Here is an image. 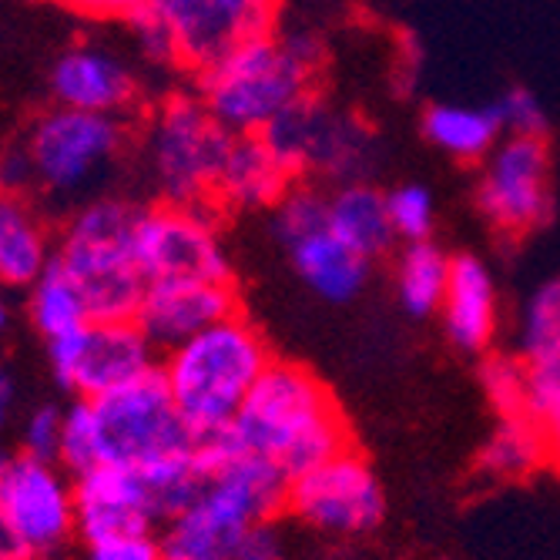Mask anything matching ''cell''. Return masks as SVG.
<instances>
[{
	"mask_svg": "<svg viewBox=\"0 0 560 560\" xmlns=\"http://www.w3.org/2000/svg\"><path fill=\"white\" fill-rule=\"evenodd\" d=\"M212 440L232 453L262 456L289 480L349 446L346 420L326 383L299 363L276 360Z\"/></svg>",
	"mask_w": 560,
	"mask_h": 560,
	"instance_id": "obj_1",
	"label": "cell"
},
{
	"mask_svg": "<svg viewBox=\"0 0 560 560\" xmlns=\"http://www.w3.org/2000/svg\"><path fill=\"white\" fill-rule=\"evenodd\" d=\"M323 65V40L310 31L262 34L198 71V97L229 135H262L305 94Z\"/></svg>",
	"mask_w": 560,
	"mask_h": 560,
	"instance_id": "obj_2",
	"label": "cell"
},
{
	"mask_svg": "<svg viewBox=\"0 0 560 560\" xmlns=\"http://www.w3.org/2000/svg\"><path fill=\"white\" fill-rule=\"evenodd\" d=\"M198 446L209 460V480L162 527V550L172 560H229L248 527L282 511L289 477L262 456L232 453L215 440H198Z\"/></svg>",
	"mask_w": 560,
	"mask_h": 560,
	"instance_id": "obj_3",
	"label": "cell"
},
{
	"mask_svg": "<svg viewBox=\"0 0 560 560\" xmlns=\"http://www.w3.org/2000/svg\"><path fill=\"white\" fill-rule=\"evenodd\" d=\"M269 363L272 355L262 332L242 313H232L168 349L159 370L188 433L212 440L232 423Z\"/></svg>",
	"mask_w": 560,
	"mask_h": 560,
	"instance_id": "obj_4",
	"label": "cell"
},
{
	"mask_svg": "<svg viewBox=\"0 0 560 560\" xmlns=\"http://www.w3.org/2000/svg\"><path fill=\"white\" fill-rule=\"evenodd\" d=\"M141 209L125 198H94L78 209L61 235L55 262L84 295L94 323L135 319L144 276L135 252Z\"/></svg>",
	"mask_w": 560,
	"mask_h": 560,
	"instance_id": "obj_5",
	"label": "cell"
},
{
	"mask_svg": "<svg viewBox=\"0 0 560 560\" xmlns=\"http://www.w3.org/2000/svg\"><path fill=\"white\" fill-rule=\"evenodd\" d=\"M232 135L212 118L198 94H175L144 128V168L162 201L215 206V182Z\"/></svg>",
	"mask_w": 560,
	"mask_h": 560,
	"instance_id": "obj_6",
	"label": "cell"
},
{
	"mask_svg": "<svg viewBox=\"0 0 560 560\" xmlns=\"http://www.w3.org/2000/svg\"><path fill=\"white\" fill-rule=\"evenodd\" d=\"M262 138L295 182H363L376 165L373 128L363 125L352 112L326 105L316 94H305L292 108H285L262 131Z\"/></svg>",
	"mask_w": 560,
	"mask_h": 560,
	"instance_id": "obj_7",
	"label": "cell"
},
{
	"mask_svg": "<svg viewBox=\"0 0 560 560\" xmlns=\"http://www.w3.org/2000/svg\"><path fill=\"white\" fill-rule=\"evenodd\" d=\"M121 144L125 125L118 115H91L58 105L31 125L21 155L31 185L55 198H68L105 175Z\"/></svg>",
	"mask_w": 560,
	"mask_h": 560,
	"instance_id": "obj_8",
	"label": "cell"
},
{
	"mask_svg": "<svg viewBox=\"0 0 560 560\" xmlns=\"http://www.w3.org/2000/svg\"><path fill=\"white\" fill-rule=\"evenodd\" d=\"M88 402L94 417L97 467H141L195 443L159 366Z\"/></svg>",
	"mask_w": 560,
	"mask_h": 560,
	"instance_id": "obj_9",
	"label": "cell"
},
{
	"mask_svg": "<svg viewBox=\"0 0 560 560\" xmlns=\"http://www.w3.org/2000/svg\"><path fill=\"white\" fill-rule=\"evenodd\" d=\"M474 206L503 238H524L553 215V159L547 138L503 135L477 165Z\"/></svg>",
	"mask_w": 560,
	"mask_h": 560,
	"instance_id": "obj_10",
	"label": "cell"
},
{
	"mask_svg": "<svg viewBox=\"0 0 560 560\" xmlns=\"http://www.w3.org/2000/svg\"><path fill=\"white\" fill-rule=\"evenodd\" d=\"M272 232L295 276L326 302H349L370 279V259L352 252L326 225V191L295 182L272 206Z\"/></svg>",
	"mask_w": 560,
	"mask_h": 560,
	"instance_id": "obj_11",
	"label": "cell"
},
{
	"mask_svg": "<svg viewBox=\"0 0 560 560\" xmlns=\"http://www.w3.org/2000/svg\"><path fill=\"white\" fill-rule=\"evenodd\" d=\"M282 511L313 530L349 537L366 534L383 521L386 497L373 467L346 446L289 480Z\"/></svg>",
	"mask_w": 560,
	"mask_h": 560,
	"instance_id": "obj_12",
	"label": "cell"
},
{
	"mask_svg": "<svg viewBox=\"0 0 560 560\" xmlns=\"http://www.w3.org/2000/svg\"><path fill=\"white\" fill-rule=\"evenodd\" d=\"M0 517L8 521L21 547L34 557H50L78 537L74 477L37 456H8L0 470Z\"/></svg>",
	"mask_w": 560,
	"mask_h": 560,
	"instance_id": "obj_13",
	"label": "cell"
},
{
	"mask_svg": "<svg viewBox=\"0 0 560 560\" xmlns=\"http://www.w3.org/2000/svg\"><path fill=\"white\" fill-rule=\"evenodd\" d=\"M135 252L144 282L165 279H212L232 282L229 248L209 209L172 206L141 209L135 229Z\"/></svg>",
	"mask_w": 560,
	"mask_h": 560,
	"instance_id": "obj_14",
	"label": "cell"
},
{
	"mask_svg": "<svg viewBox=\"0 0 560 560\" xmlns=\"http://www.w3.org/2000/svg\"><path fill=\"white\" fill-rule=\"evenodd\" d=\"M47 363L55 380L94 399L101 393H112L159 366V349L148 342V336L135 326V319L115 323H88L78 332L47 339Z\"/></svg>",
	"mask_w": 560,
	"mask_h": 560,
	"instance_id": "obj_15",
	"label": "cell"
},
{
	"mask_svg": "<svg viewBox=\"0 0 560 560\" xmlns=\"http://www.w3.org/2000/svg\"><path fill=\"white\" fill-rule=\"evenodd\" d=\"M162 21L172 58L185 68H209L229 50L272 34L279 0H144Z\"/></svg>",
	"mask_w": 560,
	"mask_h": 560,
	"instance_id": "obj_16",
	"label": "cell"
},
{
	"mask_svg": "<svg viewBox=\"0 0 560 560\" xmlns=\"http://www.w3.org/2000/svg\"><path fill=\"white\" fill-rule=\"evenodd\" d=\"M238 313L235 285L212 279H165L144 282L135 326L148 336V342L168 352L195 332L212 323Z\"/></svg>",
	"mask_w": 560,
	"mask_h": 560,
	"instance_id": "obj_17",
	"label": "cell"
},
{
	"mask_svg": "<svg viewBox=\"0 0 560 560\" xmlns=\"http://www.w3.org/2000/svg\"><path fill=\"white\" fill-rule=\"evenodd\" d=\"M50 94L61 108L121 118L138 94V81L115 50L101 44H74L50 68Z\"/></svg>",
	"mask_w": 560,
	"mask_h": 560,
	"instance_id": "obj_18",
	"label": "cell"
},
{
	"mask_svg": "<svg viewBox=\"0 0 560 560\" xmlns=\"http://www.w3.org/2000/svg\"><path fill=\"white\" fill-rule=\"evenodd\" d=\"M74 511L84 544L121 530H159L138 467L101 464L74 477Z\"/></svg>",
	"mask_w": 560,
	"mask_h": 560,
	"instance_id": "obj_19",
	"label": "cell"
},
{
	"mask_svg": "<svg viewBox=\"0 0 560 560\" xmlns=\"http://www.w3.org/2000/svg\"><path fill=\"white\" fill-rule=\"evenodd\" d=\"M446 339L460 352H490L500 329V289L480 256H453L440 302Z\"/></svg>",
	"mask_w": 560,
	"mask_h": 560,
	"instance_id": "obj_20",
	"label": "cell"
},
{
	"mask_svg": "<svg viewBox=\"0 0 560 560\" xmlns=\"http://www.w3.org/2000/svg\"><path fill=\"white\" fill-rule=\"evenodd\" d=\"M295 185L262 135H232L219 168L215 201L225 209H272Z\"/></svg>",
	"mask_w": 560,
	"mask_h": 560,
	"instance_id": "obj_21",
	"label": "cell"
},
{
	"mask_svg": "<svg viewBox=\"0 0 560 560\" xmlns=\"http://www.w3.org/2000/svg\"><path fill=\"white\" fill-rule=\"evenodd\" d=\"M50 259V235L31 198L0 188V289H31Z\"/></svg>",
	"mask_w": 560,
	"mask_h": 560,
	"instance_id": "obj_22",
	"label": "cell"
},
{
	"mask_svg": "<svg viewBox=\"0 0 560 560\" xmlns=\"http://www.w3.org/2000/svg\"><path fill=\"white\" fill-rule=\"evenodd\" d=\"M326 225L339 242L370 262L396 242L386 215V191H380L370 178L332 185V191H326Z\"/></svg>",
	"mask_w": 560,
	"mask_h": 560,
	"instance_id": "obj_23",
	"label": "cell"
},
{
	"mask_svg": "<svg viewBox=\"0 0 560 560\" xmlns=\"http://www.w3.org/2000/svg\"><path fill=\"white\" fill-rule=\"evenodd\" d=\"M420 131L440 155L460 165H480L503 138L493 105H474V101H436L423 112Z\"/></svg>",
	"mask_w": 560,
	"mask_h": 560,
	"instance_id": "obj_24",
	"label": "cell"
},
{
	"mask_svg": "<svg viewBox=\"0 0 560 560\" xmlns=\"http://www.w3.org/2000/svg\"><path fill=\"white\" fill-rule=\"evenodd\" d=\"M450 259L453 256H446L433 238L430 242H406L396 252L393 282H396V299L406 313L417 316V319L440 313L446 279H450Z\"/></svg>",
	"mask_w": 560,
	"mask_h": 560,
	"instance_id": "obj_25",
	"label": "cell"
},
{
	"mask_svg": "<svg viewBox=\"0 0 560 560\" xmlns=\"http://www.w3.org/2000/svg\"><path fill=\"white\" fill-rule=\"evenodd\" d=\"M547 460V443L530 417H500L480 446V470L490 480H521Z\"/></svg>",
	"mask_w": 560,
	"mask_h": 560,
	"instance_id": "obj_26",
	"label": "cell"
},
{
	"mask_svg": "<svg viewBox=\"0 0 560 560\" xmlns=\"http://www.w3.org/2000/svg\"><path fill=\"white\" fill-rule=\"evenodd\" d=\"M27 313H31L34 329L44 336V342L78 332L91 323L84 295L78 292V285L68 279V272L55 259H50V266L34 279Z\"/></svg>",
	"mask_w": 560,
	"mask_h": 560,
	"instance_id": "obj_27",
	"label": "cell"
},
{
	"mask_svg": "<svg viewBox=\"0 0 560 560\" xmlns=\"http://www.w3.org/2000/svg\"><path fill=\"white\" fill-rule=\"evenodd\" d=\"M517 346L524 363H560V276L530 292L517 326Z\"/></svg>",
	"mask_w": 560,
	"mask_h": 560,
	"instance_id": "obj_28",
	"label": "cell"
},
{
	"mask_svg": "<svg viewBox=\"0 0 560 560\" xmlns=\"http://www.w3.org/2000/svg\"><path fill=\"white\" fill-rule=\"evenodd\" d=\"M386 215L396 242H430L436 232V198L420 182H402L386 191Z\"/></svg>",
	"mask_w": 560,
	"mask_h": 560,
	"instance_id": "obj_29",
	"label": "cell"
},
{
	"mask_svg": "<svg viewBox=\"0 0 560 560\" xmlns=\"http://www.w3.org/2000/svg\"><path fill=\"white\" fill-rule=\"evenodd\" d=\"M480 380L500 417H527V363L521 355H490Z\"/></svg>",
	"mask_w": 560,
	"mask_h": 560,
	"instance_id": "obj_30",
	"label": "cell"
},
{
	"mask_svg": "<svg viewBox=\"0 0 560 560\" xmlns=\"http://www.w3.org/2000/svg\"><path fill=\"white\" fill-rule=\"evenodd\" d=\"M58 464H61L71 477H81V474H88L91 467H97L94 417H91V402H88L84 396H78L71 406H65Z\"/></svg>",
	"mask_w": 560,
	"mask_h": 560,
	"instance_id": "obj_31",
	"label": "cell"
},
{
	"mask_svg": "<svg viewBox=\"0 0 560 560\" xmlns=\"http://www.w3.org/2000/svg\"><path fill=\"white\" fill-rule=\"evenodd\" d=\"M493 105V115L500 121L503 135H530V138H547V112L540 97L527 88H511L503 91Z\"/></svg>",
	"mask_w": 560,
	"mask_h": 560,
	"instance_id": "obj_32",
	"label": "cell"
},
{
	"mask_svg": "<svg viewBox=\"0 0 560 560\" xmlns=\"http://www.w3.org/2000/svg\"><path fill=\"white\" fill-rule=\"evenodd\" d=\"M61 423L65 410L55 402H40L24 417L21 427V453L37 456V460H55L58 464V450H61Z\"/></svg>",
	"mask_w": 560,
	"mask_h": 560,
	"instance_id": "obj_33",
	"label": "cell"
},
{
	"mask_svg": "<svg viewBox=\"0 0 560 560\" xmlns=\"http://www.w3.org/2000/svg\"><path fill=\"white\" fill-rule=\"evenodd\" d=\"M88 560H165L159 530H121L88 540Z\"/></svg>",
	"mask_w": 560,
	"mask_h": 560,
	"instance_id": "obj_34",
	"label": "cell"
},
{
	"mask_svg": "<svg viewBox=\"0 0 560 560\" xmlns=\"http://www.w3.org/2000/svg\"><path fill=\"white\" fill-rule=\"evenodd\" d=\"M229 560H285V544L282 534L276 530L272 521H262L256 527H248L238 544L232 547Z\"/></svg>",
	"mask_w": 560,
	"mask_h": 560,
	"instance_id": "obj_35",
	"label": "cell"
},
{
	"mask_svg": "<svg viewBox=\"0 0 560 560\" xmlns=\"http://www.w3.org/2000/svg\"><path fill=\"white\" fill-rule=\"evenodd\" d=\"M68 8L81 11V14H91V18H128L141 0H65Z\"/></svg>",
	"mask_w": 560,
	"mask_h": 560,
	"instance_id": "obj_36",
	"label": "cell"
},
{
	"mask_svg": "<svg viewBox=\"0 0 560 560\" xmlns=\"http://www.w3.org/2000/svg\"><path fill=\"white\" fill-rule=\"evenodd\" d=\"M11 413H14V380H11V373L4 366H0V440H4V430L11 423ZM8 456L11 453L0 446V470H4Z\"/></svg>",
	"mask_w": 560,
	"mask_h": 560,
	"instance_id": "obj_37",
	"label": "cell"
},
{
	"mask_svg": "<svg viewBox=\"0 0 560 560\" xmlns=\"http://www.w3.org/2000/svg\"><path fill=\"white\" fill-rule=\"evenodd\" d=\"M540 433H544V443H547V460H553L560 467V406L550 410L547 417L537 420Z\"/></svg>",
	"mask_w": 560,
	"mask_h": 560,
	"instance_id": "obj_38",
	"label": "cell"
},
{
	"mask_svg": "<svg viewBox=\"0 0 560 560\" xmlns=\"http://www.w3.org/2000/svg\"><path fill=\"white\" fill-rule=\"evenodd\" d=\"M0 560H31V553L21 547V540L14 537L4 517H0Z\"/></svg>",
	"mask_w": 560,
	"mask_h": 560,
	"instance_id": "obj_39",
	"label": "cell"
},
{
	"mask_svg": "<svg viewBox=\"0 0 560 560\" xmlns=\"http://www.w3.org/2000/svg\"><path fill=\"white\" fill-rule=\"evenodd\" d=\"M8 326H11V302H8L4 289H0V336L8 332Z\"/></svg>",
	"mask_w": 560,
	"mask_h": 560,
	"instance_id": "obj_40",
	"label": "cell"
},
{
	"mask_svg": "<svg viewBox=\"0 0 560 560\" xmlns=\"http://www.w3.org/2000/svg\"><path fill=\"white\" fill-rule=\"evenodd\" d=\"M165 560H172V557H165Z\"/></svg>",
	"mask_w": 560,
	"mask_h": 560,
	"instance_id": "obj_41",
	"label": "cell"
}]
</instances>
